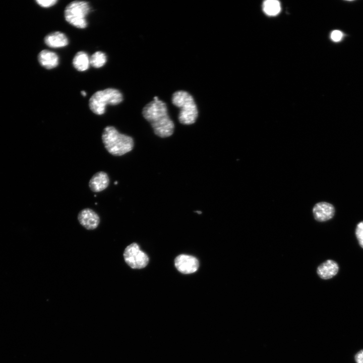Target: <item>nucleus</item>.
I'll return each mask as SVG.
<instances>
[{
    "mask_svg": "<svg viewBox=\"0 0 363 363\" xmlns=\"http://www.w3.org/2000/svg\"><path fill=\"white\" fill-rule=\"evenodd\" d=\"M174 264L178 271L185 274L195 272L199 266V261L196 258L185 254L176 257L174 260Z\"/></svg>",
    "mask_w": 363,
    "mask_h": 363,
    "instance_id": "0eeeda50",
    "label": "nucleus"
},
{
    "mask_svg": "<svg viewBox=\"0 0 363 363\" xmlns=\"http://www.w3.org/2000/svg\"><path fill=\"white\" fill-rule=\"evenodd\" d=\"M102 141L104 147L110 154L122 156L132 150L134 142L131 136L120 133L113 127H106L102 134Z\"/></svg>",
    "mask_w": 363,
    "mask_h": 363,
    "instance_id": "f03ea898",
    "label": "nucleus"
},
{
    "mask_svg": "<svg viewBox=\"0 0 363 363\" xmlns=\"http://www.w3.org/2000/svg\"><path fill=\"white\" fill-rule=\"evenodd\" d=\"M81 93L83 96H86L87 94L86 92L85 91H82L81 92Z\"/></svg>",
    "mask_w": 363,
    "mask_h": 363,
    "instance_id": "412c9836",
    "label": "nucleus"
},
{
    "mask_svg": "<svg viewBox=\"0 0 363 363\" xmlns=\"http://www.w3.org/2000/svg\"><path fill=\"white\" fill-rule=\"evenodd\" d=\"M36 2L40 6L43 8H49L54 6L57 3V1L56 0H37Z\"/></svg>",
    "mask_w": 363,
    "mask_h": 363,
    "instance_id": "a211bd4d",
    "label": "nucleus"
},
{
    "mask_svg": "<svg viewBox=\"0 0 363 363\" xmlns=\"http://www.w3.org/2000/svg\"><path fill=\"white\" fill-rule=\"evenodd\" d=\"M88 2L75 1L70 3L64 12L67 22L73 26L80 29L85 28L88 25L86 17L90 12Z\"/></svg>",
    "mask_w": 363,
    "mask_h": 363,
    "instance_id": "39448f33",
    "label": "nucleus"
},
{
    "mask_svg": "<svg viewBox=\"0 0 363 363\" xmlns=\"http://www.w3.org/2000/svg\"><path fill=\"white\" fill-rule=\"evenodd\" d=\"M338 270V264L333 260H328L318 267L317 272L322 279H328L335 276Z\"/></svg>",
    "mask_w": 363,
    "mask_h": 363,
    "instance_id": "9b49d317",
    "label": "nucleus"
},
{
    "mask_svg": "<svg viewBox=\"0 0 363 363\" xmlns=\"http://www.w3.org/2000/svg\"><path fill=\"white\" fill-rule=\"evenodd\" d=\"M313 213L317 221L324 222L331 219L334 216L335 208L329 203L321 202L314 206Z\"/></svg>",
    "mask_w": 363,
    "mask_h": 363,
    "instance_id": "1a4fd4ad",
    "label": "nucleus"
},
{
    "mask_svg": "<svg viewBox=\"0 0 363 363\" xmlns=\"http://www.w3.org/2000/svg\"><path fill=\"white\" fill-rule=\"evenodd\" d=\"M355 233L359 245L363 249V221L357 224Z\"/></svg>",
    "mask_w": 363,
    "mask_h": 363,
    "instance_id": "f3484780",
    "label": "nucleus"
},
{
    "mask_svg": "<svg viewBox=\"0 0 363 363\" xmlns=\"http://www.w3.org/2000/svg\"><path fill=\"white\" fill-rule=\"evenodd\" d=\"M109 183L107 174L104 171L95 173L89 182V187L94 192H100L107 188Z\"/></svg>",
    "mask_w": 363,
    "mask_h": 363,
    "instance_id": "9d476101",
    "label": "nucleus"
},
{
    "mask_svg": "<svg viewBox=\"0 0 363 363\" xmlns=\"http://www.w3.org/2000/svg\"><path fill=\"white\" fill-rule=\"evenodd\" d=\"M123 256L125 262L132 269L144 268L149 262L148 256L140 250L136 243H132L125 248Z\"/></svg>",
    "mask_w": 363,
    "mask_h": 363,
    "instance_id": "423d86ee",
    "label": "nucleus"
},
{
    "mask_svg": "<svg viewBox=\"0 0 363 363\" xmlns=\"http://www.w3.org/2000/svg\"><path fill=\"white\" fill-rule=\"evenodd\" d=\"M39 64L46 69L56 68L59 63V58L56 53L49 50L41 51L38 56Z\"/></svg>",
    "mask_w": 363,
    "mask_h": 363,
    "instance_id": "ddd939ff",
    "label": "nucleus"
},
{
    "mask_svg": "<svg viewBox=\"0 0 363 363\" xmlns=\"http://www.w3.org/2000/svg\"><path fill=\"white\" fill-rule=\"evenodd\" d=\"M330 37L333 41L338 42L342 39L343 33L339 30H334L331 32Z\"/></svg>",
    "mask_w": 363,
    "mask_h": 363,
    "instance_id": "6ab92c4d",
    "label": "nucleus"
},
{
    "mask_svg": "<svg viewBox=\"0 0 363 363\" xmlns=\"http://www.w3.org/2000/svg\"><path fill=\"white\" fill-rule=\"evenodd\" d=\"M44 42L51 48H61L68 45L69 40L63 32L55 31L47 34L44 38Z\"/></svg>",
    "mask_w": 363,
    "mask_h": 363,
    "instance_id": "f8f14e48",
    "label": "nucleus"
},
{
    "mask_svg": "<svg viewBox=\"0 0 363 363\" xmlns=\"http://www.w3.org/2000/svg\"><path fill=\"white\" fill-rule=\"evenodd\" d=\"M196 212H197V213H199V214H201V213H202V212H201V211H196Z\"/></svg>",
    "mask_w": 363,
    "mask_h": 363,
    "instance_id": "4be33fe9",
    "label": "nucleus"
},
{
    "mask_svg": "<svg viewBox=\"0 0 363 363\" xmlns=\"http://www.w3.org/2000/svg\"><path fill=\"white\" fill-rule=\"evenodd\" d=\"M263 11L269 16L277 15L280 11V4L278 1L267 0L263 3Z\"/></svg>",
    "mask_w": 363,
    "mask_h": 363,
    "instance_id": "2eb2a0df",
    "label": "nucleus"
},
{
    "mask_svg": "<svg viewBox=\"0 0 363 363\" xmlns=\"http://www.w3.org/2000/svg\"><path fill=\"white\" fill-rule=\"evenodd\" d=\"M80 224L87 230H93L99 225L100 221L99 215L92 209L85 208L78 215Z\"/></svg>",
    "mask_w": 363,
    "mask_h": 363,
    "instance_id": "6e6552de",
    "label": "nucleus"
},
{
    "mask_svg": "<svg viewBox=\"0 0 363 363\" xmlns=\"http://www.w3.org/2000/svg\"><path fill=\"white\" fill-rule=\"evenodd\" d=\"M90 65V57L85 51L78 52L73 58V65L78 71L84 72L87 70Z\"/></svg>",
    "mask_w": 363,
    "mask_h": 363,
    "instance_id": "4468645a",
    "label": "nucleus"
},
{
    "mask_svg": "<svg viewBox=\"0 0 363 363\" xmlns=\"http://www.w3.org/2000/svg\"><path fill=\"white\" fill-rule=\"evenodd\" d=\"M172 104L179 108V122L183 125L194 124L198 117L197 105L193 96L184 90L175 91L171 98Z\"/></svg>",
    "mask_w": 363,
    "mask_h": 363,
    "instance_id": "7ed1b4c3",
    "label": "nucleus"
},
{
    "mask_svg": "<svg viewBox=\"0 0 363 363\" xmlns=\"http://www.w3.org/2000/svg\"><path fill=\"white\" fill-rule=\"evenodd\" d=\"M356 363H363V350L358 352L355 356Z\"/></svg>",
    "mask_w": 363,
    "mask_h": 363,
    "instance_id": "aec40b11",
    "label": "nucleus"
},
{
    "mask_svg": "<svg viewBox=\"0 0 363 363\" xmlns=\"http://www.w3.org/2000/svg\"><path fill=\"white\" fill-rule=\"evenodd\" d=\"M116 184H117V182H116V181H115V182L114 183V184L116 185Z\"/></svg>",
    "mask_w": 363,
    "mask_h": 363,
    "instance_id": "5701e85b",
    "label": "nucleus"
},
{
    "mask_svg": "<svg viewBox=\"0 0 363 363\" xmlns=\"http://www.w3.org/2000/svg\"><path fill=\"white\" fill-rule=\"evenodd\" d=\"M143 117L151 124L155 134L161 138L171 136L174 125L169 117L167 106L163 101L155 96L143 108Z\"/></svg>",
    "mask_w": 363,
    "mask_h": 363,
    "instance_id": "f257e3e1",
    "label": "nucleus"
},
{
    "mask_svg": "<svg viewBox=\"0 0 363 363\" xmlns=\"http://www.w3.org/2000/svg\"><path fill=\"white\" fill-rule=\"evenodd\" d=\"M107 61V56L103 52L98 51L94 52L90 57V65L95 68L103 67Z\"/></svg>",
    "mask_w": 363,
    "mask_h": 363,
    "instance_id": "dca6fc26",
    "label": "nucleus"
},
{
    "mask_svg": "<svg viewBox=\"0 0 363 363\" xmlns=\"http://www.w3.org/2000/svg\"><path fill=\"white\" fill-rule=\"evenodd\" d=\"M123 100L122 93L117 89L108 88L94 93L89 101L90 110L97 115H102L105 112L106 105H116Z\"/></svg>",
    "mask_w": 363,
    "mask_h": 363,
    "instance_id": "20e7f679",
    "label": "nucleus"
}]
</instances>
